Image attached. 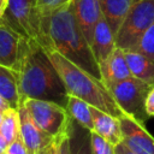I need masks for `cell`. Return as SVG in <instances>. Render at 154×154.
I'll use <instances>...</instances> for the list:
<instances>
[{
  "label": "cell",
  "instance_id": "25",
  "mask_svg": "<svg viewBox=\"0 0 154 154\" xmlns=\"http://www.w3.org/2000/svg\"><path fill=\"white\" fill-rule=\"evenodd\" d=\"M5 154H29L20 135L14 138L11 143L7 144V148L5 150Z\"/></svg>",
  "mask_w": 154,
  "mask_h": 154
},
{
  "label": "cell",
  "instance_id": "31",
  "mask_svg": "<svg viewBox=\"0 0 154 154\" xmlns=\"http://www.w3.org/2000/svg\"><path fill=\"white\" fill-rule=\"evenodd\" d=\"M1 119H2V112H0V123H1Z\"/></svg>",
  "mask_w": 154,
  "mask_h": 154
},
{
  "label": "cell",
  "instance_id": "13",
  "mask_svg": "<svg viewBox=\"0 0 154 154\" xmlns=\"http://www.w3.org/2000/svg\"><path fill=\"white\" fill-rule=\"evenodd\" d=\"M116 47L117 46L114 34L105 20V18L102 17L95 25L93 38L90 42V48L97 64L100 65L101 63H103L111 55Z\"/></svg>",
  "mask_w": 154,
  "mask_h": 154
},
{
  "label": "cell",
  "instance_id": "27",
  "mask_svg": "<svg viewBox=\"0 0 154 154\" xmlns=\"http://www.w3.org/2000/svg\"><path fill=\"white\" fill-rule=\"evenodd\" d=\"M114 153L116 154H136V153L131 152L123 142H120L117 146H114Z\"/></svg>",
  "mask_w": 154,
  "mask_h": 154
},
{
  "label": "cell",
  "instance_id": "14",
  "mask_svg": "<svg viewBox=\"0 0 154 154\" xmlns=\"http://www.w3.org/2000/svg\"><path fill=\"white\" fill-rule=\"evenodd\" d=\"M91 112V119H93V130L97 135H100L102 138L112 143L113 146H117L122 142V131H120V124L119 118H116L99 108H95L90 106Z\"/></svg>",
  "mask_w": 154,
  "mask_h": 154
},
{
  "label": "cell",
  "instance_id": "8",
  "mask_svg": "<svg viewBox=\"0 0 154 154\" xmlns=\"http://www.w3.org/2000/svg\"><path fill=\"white\" fill-rule=\"evenodd\" d=\"M122 142L136 154H154V137L146 130L144 124L130 116L119 118Z\"/></svg>",
  "mask_w": 154,
  "mask_h": 154
},
{
  "label": "cell",
  "instance_id": "1",
  "mask_svg": "<svg viewBox=\"0 0 154 154\" xmlns=\"http://www.w3.org/2000/svg\"><path fill=\"white\" fill-rule=\"evenodd\" d=\"M20 100L35 99L58 103L66 108L69 94L65 84L48 57L35 40L24 37L16 70Z\"/></svg>",
  "mask_w": 154,
  "mask_h": 154
},
{
  "label": "cell",
  "instance_id": "11",
  "mask_svg": "<svg viewBox=\"0 0 154 154\" xmlns=\"http://www.w3.org/2000/svg\"><path fill=\"white\" fill-rule=\"evenodd\" d=\"M73 14L87 41L91 42L93 32L97 22L102 18L99 0H71Z\"/></svg>",
  "mask_w": 154,
  "mask_h": 154
},
{
  "label": "cell",
  "instance_id": "9",
  "mask_svg": "<svg viewBox=\"0 0 154 154\" xmlns=\"http://www.w3.org/2000/svg\"><path fill=\"white\" fill-rule=\"evenodd\" d=\"M19 114V135L29 154H41V152L53 141L54 137L42 131L31 119L28 109L23 103L18 107Z\"/></svg>",
  "mask_w": 154,
  "mask_h": 154
},
{
  "label": "cell",
  "instance_id": "29",
  "mask_svg": "<svg viewBox=\"0 0 154 154\" xmlns=\"http://www.w3.org/2000/svg\"><path fill=\"white\" fill-rule=\"evenodd\" d=\"M7 108H11V107H10V106H8V105L0 97V112H4V111L7 109Z\"/></svg>",
  "mask_w": 154,
  "mask_h": 154
},
{
  "label": "cell",
  "instance_id": "19",
  "mask_svg": "<svg viewBox=\"0 0 154 154\" xmlns=\"http://www.w3.org/2000/svg\"><path fill=\"white\" fill-rule=\"evenodd\" d=\"M66 111L71 119L81 124L82 126L87 128L88 130H93V119H91V112H90V105H88L85 101L69 95Z\"/></svg>",
  "mask_w": 154,
  "mask_h": 154
},
{
  "label": "cell",
  "instance_id": "30",
  "mask_svg": "<svg viewBox=\"0 0 154 154\" xmlns=\"http://www.w3.org/2000/svg\"><path fill=\"white\" fill-rule=\"evenodd\" d=\"M5 8H6V4H5V2H2V1L0 0V17L2 16V13H4Z\"/></svg>",
  "mask_w": 154,
  "mask_h": 154
},
{
  "label": "cell",
  "instance_id": "2",
  "mask_svg": "<svg viewBox=\"0 0 154 154\" xmlns=\"http://www.w3.org/2000/svg\"><path fill=\"white\" fill-rule=\"evenodd\" d=\"M47 37L49 41L48 51L58 52L82 70L101 79L99 64L89 42L78 26L71 0L49 14L47 19Z\"/></svg>",
  "mask_w": 154,
  "mask_h": 154
},
{
  "label": "cell",
  "instance_id": "15",
  "mask_svg": "<svg viewBox=\"0 0 154 154\" xmlns=\"http://www.w3.org/2000/svg\"><path fill=\"white\" fill-rule=\"evenodd\" d=\"M101 13L109 28L112 29L114 36L118 31L120 24L123 23L125 16L128 14L131 6L137 0H99Z\"/></svg>",
  "mask_w": 154,
  "mask_h": 154
},
{
  "label": "cell",
  "instance_id": "10",
  "mask_svg": "<svg viewBox=\"0 0 154 154\" xmlns=\"http://www.w3.org/2000/svg\"><path fill=\"white\" fill-rule=\"evenodd\" d=\"M24 36L0 19V65L16 70Z\"/></svg>",
  "mask_w": 154,
  "mask_h": 154
},
{
  "label": "cell",
  "instance_id": "17",
  "mask_svg": "<svg viewBox=\"0 0 154 154\" xmlns=\"http://www.w3.org/2000/svg\"><path fill=\"white\" fill-rule=\"evenodd\" d=\"M0 97L14 109H18L22 103L17 75L12 69L2 65H0Z\"/></svg>",
  "mask_w": 154,
  "mask_h": 154
},
{
  "label": "cell",
  "instance_id": "4",
  "mask_svg": "<svg viewBox=\"0 0 154 154\" xmlns=\"http://www.w3.org/2000/svg\"><path fill=\"white\" fill-rule=\"evenodd\" d=\"M0 19L24 37L37 41L46 51L49 49L47 22L40 14L35 0H7Z\"/></svg>",
  "mask_w": 154,
  "mask_h": 154
},
{
  "label": "cell",
  "instance_id": "16",
  "mask_svg": "<svg viewBox=\"0 0 154 154\" xmlns=\"http://www.w3.org/2000/svg\"><path fill=\"white\" fill-rule=\"evenodd\" d=\"M124 53L131 76L148 85H154V63L136 51H128Z\"/></svg>",
  "mask_w": 154,
  "mask_h": 154
},
{
  "label": "cell",
  "instance_id": "12",
  "mask_svg": "<svg viewBox=\"0 0 154 154\" xmlns=\"http://www.w3.org/2000/svg\"><path fill=\"white\" fill-rule=\"evenodd\" d=\"M99 67L101 73V81L106 87L132 77L125 59V53L118 47L114 48L111 55L103 63H101Z\"/></svg>",
  "mask_w": 154,
  "mask_h": 154
},
{
  "label": "cell",
  "instance_id": "20",
  "mask_svg": "<svg viewBox=\"0 0 154 154\" xmlns=\"http://www.w3.org/2000/svg\"><path fill=\"white\" fill-rule=\"evenodd\" d=\"M0 135L7 143H11L19 136V114L18 109L7 108L2 112V119L0 123Z\"/></svg>",
  "mask_w": 154,
  "mask_h": 154
},
{
  "label": "cell",
  "instance_id": "6",
  "mask_svg": "<svg viewBox=\"0 0 154 154\" xmlns=\"http://www.w3.org/2000/svg\"><path fill=\"white\" fill-rule=\"evenodd\" d=\"M150 87L152 85H148L135 77H130L108 85L107 89L124 114L144 124L148 119L144 109V101Z\"/></svg>",
  "mask_w": 154,
  "mask_h": 154
},
{
  "label": "cell",
  "instance_id": "5",
  "mask_svg": "<svg viewBox=\"0 0 154 154\" xmlns=\"http://www.w3.org/2000/svg\"><path fill=\"white\" fill-rule=\"evenodd\" d=\"M153 23L154 0H137L116 32V46L124 52L135 51L140 38Z\"/></svg>",
  "mask_w": 154,
  "mask_h": 154
},
{
  "label": "cell",
  "instance_id": "23",
  "mask_svg": "<svg viewBox=\"0 0 154 154\" xmlns=\"http://www.w3.org/2000/svg\"><path fill=\"white\" fill-rule=\"evenodd\" d=\"M91 154H116L114 146L94 131H90Z\"/></svg>",
  "mask_w": 154,
  "mask_h": 154
},
{
  "label": "cell",
  "instance_id": "18",
  "mask_svg": "<svg viewBox=\"0 0 154 154\" xmlns=\"http://www.w3.org/2000/svg\"><path fill=\"white\" fill-rule=\"evenodd\" d=\"M69 143L70 154H91L90 130L71 119L69 124Z\"/></svg>",
  "mask_w": 154,
  "mask_h": 154
},
{
  "label": "cell",
  "instance_id": "28",
  "mask_svg": "<svg viewBox=\"0 0 154 154\" xmlns=\"http://www.w3.org/2000/svg\"><path fill=\"white\" fill-rule=\"evenodd\" d=\"M7 142L5 141V138L0 135V154H5V150H6V148H7Z\"/></svg>",
  "mask_w": 154,
  "mask_h": 154
},
{
  "label": "cell",
  "instance_id": "32",
  "mask_svg": "<svg viewBox=\"0 0 154 154\" xmlns=\"http://www.w3.org/2000/svg\"><path fill=\"white\" fill-rule=\"evenodd\" d=\"M1 1H2V2H5V4H6V6H7V0H1Z\"/></svg>",
  "mask_w": 154,
  "mask_h": 154
},
{
  "label": "cell",
  "instance_id": "3",
  "mask_svg": "<svg viewBox=\"0 0 154 154\" xmlns=\"http://www.w3.org/2000/svg\"><path fill=\"white\" fill-rule=\"evenodd\" d=\"M47 53L60 75L69 95L76 96L116 118H120L124 114L101 79L95 78L55 51H47Z\"/></svg>",
  "mask_w": 154,
  "mask_h": 154
},
{
  "label": "cell",
  "instance_id": "24",
  "mask_svg": "<svg viewBox=\"0 0 154 154\" xmlns=\"http://www.w3.org/2000/svg\"><path fill=\"white\" fill-rule=\"evenodd\" d=\"M69 1L70 0H35L36 7L46 22L52 12H54L57 8H59L60 6H63Z\"/></svg>",
  "mask_w": 154,
  "mask_h": 154
},
{
  "label": "cell",
  "instance_id": "33",
  "mask_svg": "<svg viewBox=\"0 0 154 154\" xmlns=\"http://www.w3.org/2000/svg\"><path fill=\"white\" fill-rule=\"evenodd\" d=\"M0 18H1V17H0Z\"/></svg>",
  "mask_w": 154,
  "mask_h": 154
},
{
  "label": "cell",
  "instance_id": "7",
  "mask_svg": "<svg viewBox=\"0 0 154 154\" xmlns=\"http://www.w3.org/2000/svg\"><path fill=\"white\" fill-rule=\"evenodd\" d=\"M22 103L28 109L34 123L46 134L57 137L67 131L71 117L65 107L43 100L25 99Z\"/></svg>",
  "mask_w": 154,
  "mask_h": 154
},
{
  "label": "cell",
  "instance_id": "22",
  "mask_svg": "<svg viewBox=\"0 0 154 154\" xmlns=\"http://www.w3.org/2000/svg\"><path fill=\"white\" fill-rule=\"evenodd\" d=\"M41 154H70L69 129L66 132L54 137L53 141L41 152Z\"/></svg>",
  "mask_w": 154,
  "mask_h": 154
},
{
  "label": "cell",
  "instance_id": "26",
  "mask_svg": "<svg viewBox=\"0 0 154 154\" xmlns=\"http://www.w3.org/2000/svg\"><path fill=\"white\" fill-rule=\"evenodd\" d=\"M144 109H146V114L148 118H154V85L150 87L146 96Z\"/></svg>",
  "mask_w": 154,
  "mask_h": 154
},
{
  "label": "cell",
  "instance_id": "21",
  "mask_svg": "<svg viewBox=\"0 0 154 154\" xmlns=\"http://www.w3.org/2000/svg\"><path fill=\"white\" fill-rule=\"evenodd\" d=\"M154 63V23L144 31L135 49Z\"/></svg>",
  "mask_w": 154,
  "mask_h": 154
}]
</instances>
